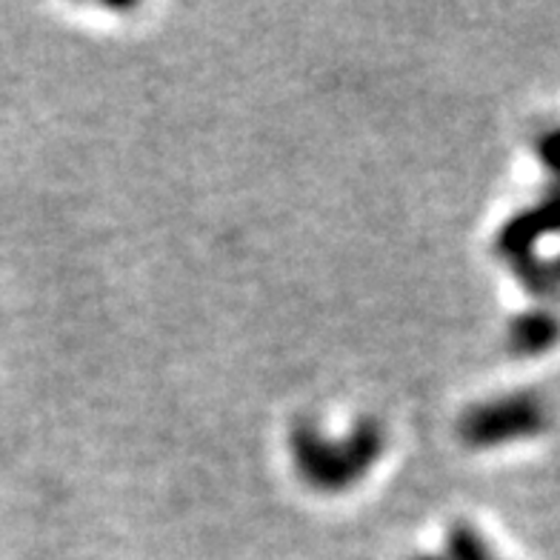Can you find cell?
Returning a JSON list of instances; mask_svg holds the SVG:
<instances>
[{
    "label": "cell",
    "mask_w": 560,
    "mask_h": 560,
    "mask_svg": "<svg viewBox=\"0 0 560 560\" xmlns=\"http://www.w3.org/2000/svg\"><path fill=\"white\" fill-rule=\"evenodd\" d=\"M292 446H295L298 469L306 483L320 492H340L352 487L354 480L375 464V457L384 452V432L372 420H363L349 441L329 443L315 429L301 427Z\"/></svg>",
    "instance_id": "1"
},
{
    "label": "cell",
    "mask_w": 560,
    "mask_h": 560,
    "mask_svg": "<svg viewBox=\"0 0 560 560\" xmlns=\"http://www.w3.org/2000/svg\"><path fill=\"white\" fill-rule=\"evenodd\" d=\"M549 423V409L535 392H512L475 406L460 420V435L475 450H492L538 438Z\"/></svg>",
    "instance_id": "2"
},
{
    "label": "cell",
    "mask_w": 560,
    "mask_h": 560,
    "mask_svg": "<svg viewBox=\"0 0 560 560\" xmlns=\"http://www.w3.org/2000/svg\"><path fill=\"white\" fill-rule=\"evenodd\" d=\"M560 232V184L555 180V186L544 198L535 203V207L524 209V212H517L506 226L501 229V235H498V255L503 260H509L512 269L517 266L529 264L535 260V246L544 241L546 235H558Z\"/></svg>",
    "instance_id": "3"
},
{
    "label": "cell",
    "mask_w": 560,
    "mask_h": 560,
    "mask_svg": "<svg viewBox=\"0 0 560 560\" xmlns=\"http://www.w3.org/2000/svg\"><path fill=\"white\" fill-rule=\"evenodd\" d=\"M560 317L549 310H529L509 324V347L521 358H538L558 347Z\"/></svg>",
    "instance_id": "4"
},
{
    "label": "cell",
    "mask_w": 560,
    "mask_h": 560,
    "mask_svg": "<svg viewBox=\"0 0 560 560\" xmlns=\"http://www.w3.org/2000/svg\"><path fill=\"white\" fill-rule=\"evenodd\" d=\"M450 552L452 560H498L478 532L466 524H457L450 532Z\"/></svg>",
    "instance_id": "5"
},
{
    "label": "cell",
    "mask_w": 560,
    "mask_h": 560,
    "mask_svg": "<svg viewBox=\"0 0 560 560\" xmlns=\"http://www.w3.org/2000/svg\"><path fill=\"white\" fill-rule=\"evenodd\" d=\"M538 158L544 163L546 170L552 172L558 177L560 184V126L558 129H549L538 138Z\"/></svg>",
    "instance_id": "6"
},
{
    "label": "cell",
    "mask_w": 560,
    "mask_h": 560,
    "mask_svg": "<svg viewBox=\"0 0 560 560\" xmlns=\"http://www.w3.org/2000/svg\"><path fill=\"white\" fill-rule=\"evenodd\" d=\"M540 298H560V258L558 260H544Z\"/></svg>",
    "instance_id": "7"
},
{
    "label": "cell",
    "mask_w": 560,
    "mask_h": 560,
    "mask_svg": "<svg viewBox=\"0 0 560 560\" xmlns=\"http://www.w3.org/2000/svg\"><path fill=\"white\" fill-rule=\"evenodd\" d=\"M427 560H432V558H427Z\"/></svg>",
    "instance_id": "8"
}]
</instances>
